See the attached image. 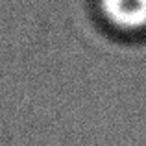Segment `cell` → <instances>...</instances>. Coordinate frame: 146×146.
Instances as JSON below:
<instances>
[{
  "mask_svg": "<svg viewBox=\"0 0 146 146\" xmlns=\"http://www.w3.org/2000/svg\"><path fill=\"white\" fill-rule=\"evenodd\" d=\"M102 9L118 28L141 30L146 26V0H102Z\"/></svg>",
  "mask_w": 146,
  "mask_h": 146,
  "instance_id": "obj_1",
  "label": "cell"
}]
</instances>
